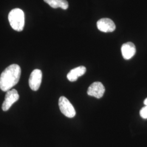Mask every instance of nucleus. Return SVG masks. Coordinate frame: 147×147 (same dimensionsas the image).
Instances as JSON below:
<instances>
[{"mask_svg":"<svg viewBox=\"0 0 147 147\" xmlns=\"http://www.w3.org/2000/svg\"><path fill=\"white\" fill-rule=\"evenodd\" d=\"M20 67L16 64L8 66L4 70L0 76V89L7 92L15 86L21 76Z\"/></svg>","mask_w":147,"mask_h":147,"instance_id":"f257e3e1","label":"nucleus"},{"mask_svg":"<svg viewBox=\"0 0 147 147\" xmlns=\"http://www.w3.org/2000/svg\"><path fill=\"white\" fill-rule=\"evenodd\" d=\"M98 30L103 32H112L116 29L114 22L109 18H102L98 20L96 24Z\"/></svg>","mask_w":147,"mask_h":147,"instance_id":"0eeeda50","label":"nucleus"},{"mask_svg":"<svg viewBox=\"0 0 147 147\" xmlns=\"http://www.w3.org/2000/svg\"><path fill=\"white\" fill-rule=\"evenodd\" d=\"M42 72L39 69H34L29 78V86L32 90L37 91L40 88L42 81Z\"/></svg>","mask_w":147,"mask_h":147,"instance_id":"39448f33","label":"nucleus"},{"mask_svg":"<svg viewBox=\"0 0 147 147\" xmlns=\"http://www.w3.org/2000/svg\"><path fill=\"white\" fill-rule=\"evenodd\" d=\"M121 54L126 60L130 59L134 57L136 52L135 45L131 42H127L123 44L121 47Z\"/></svg>","mask_w":147,"mask_h":147,"instance_id":"6e6552de","label":"nucleus"},{"mask_svg":"<svg viewBox=\"0 0 147 147\" xmlns=\"http://www.w3.org/2000/svg\"><path fill=\"white\" fill-rule=\"evenodd\" d=\"M105 92V87L102 83L95 82L90 85L87 90V94L90 96L100 99L102 97Z\"/></svg>","mask_w":147,"mask_h":147,"instance_id":"423d86ee","label":"nucleus"},{"mask_svg":"<svg viewBox=\"0 0 147 147\" xmlns=\"http://www.w3.org/2000/svg\"><path fill=\"white\" fill-rule=\"evenodd\" d=\"M8 20L13 29L16 31H22L25 26V14L22 10L15 8L10 11Z\"/></svg>","mask_w":147,"mask_h":147,"instance_id":"f03ea898","label":"nucleus"},{"mask_svg":"<svg viewBox=\"0 0 147 147\" xmlns=\"http://www.w3.org/2000/svg\"><path fill=\"white\" fill-rule=\"evenodd\" d=\"M140 116L143 119H147V105L143 107L140 112Z\"/></svg>","mask_w":147,"mask_h":147,"instance_id":"9b49d317","label":"nucleus"},{"mask_svg":"<svg viewBox=\"0 0 147 147\" xmlns=\"http://www.w3.org/2000/svg\"><path fill=\"white\" fill-rule=\"evenodd\" d=\"M60 111L63 115L68 118H73L76 115V111L73 105L65 96H61L58 101Z\"/></svg>","mask_w":147,"mask_h":147,"instance_id":"7ed1b4c3","label":"nucleus"},{"mask_svg":"<svg viewBox=\"0 0 147 147\" xmlns=\"http://www.w3.org/2000/svg\"><path fill=\"white\" fill-rule=\"evenodd\" d=\"M53 8H61L63 9H67L68 8V2L67 0H44Z\"/></svg>","mask_w":147,"mask_h":147,"instance_id":"9d476101","label":"nucleus"},{"mask_svg":"<svg viewBox=\"0 0 147 147\" xmlns=\"http://www.w3.org/2000/svg\"><path fill=\"white\" fill-rule=\"evenodd\" d=\"M86 72V68L84 66H80L71 70L67 74V79L70 82L76 81L79 77L84 75Z\"/></svg>","mask_w":147,"mask_h":147,"instance_id":"1a4fd4ad","label":"nucleus"},{"mask_svg":"<svg viewBox=\"0 0 147 147\" xmlns=\"http://www.w3.org/2000/svg\"><path fill=\"white\" fill-rule=\"evenodd\" d=\"M19 99V95L15 89L9 90L7 92L5 99L2 105V109L3 111L8 110L12 105Z\"/></svg>","mask_w":147,"mask_h":147,"instance_id":"20e7f679","label":"nucleus"},{"mask_svg":"<svg viewBox=\"0 0 147 147\" xmlns=\"http://www.w3.org/2000/svg\"><path fill=\"white\" fill-rule=\"evenodd\" d=\"M144 104L145 105H147V98L144 101Z\"/></svg>","mask_w":147,"mask_h":147,"instance_id":"f8f14e48","label":"nucleus"}]
</instances>
